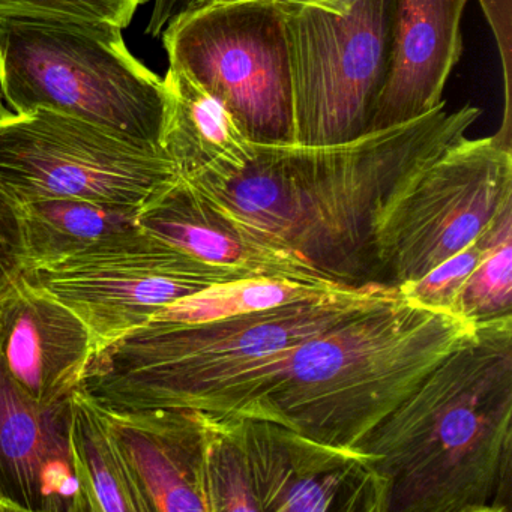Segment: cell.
<instances>
[{
    "mask_svg": "<svg viewBox=\"0 0 512 512\" xmlns=\"http://www.w3.org/2000/svg\"><path fill=\"white\" fill-rule=\"evenodd\" d=\"M446 101L404 124L335 145H256L244 169L185 179L239 235L317 277L377 281L374 232L388 206L481 118Z\"/></svg>",
    "mask_w": 512,
    "mask_h": 512,
    "instance_id": "1",
    "label": "cell"
},
{
    "mask_svg": "<svg viewBox=\"0 0 512 512\" xmlns=\"http://www.w3.org/2000/svg\"><path fill=\"white\" fill-rule=\"evenodd\" d=\"M473 328L398 295L257 362L199 413L265 421L322 445L356 449Z\"/></svg>",
    "mask_w": 512,
    "mask_h": 512,
    "instance_id": "2",
    "label": "cell"
},
{
    "mask_svg": "<svg viewBox=\"0 0 512 512\" xmlns=\"http://www.w3.org/2000/svg\"><path fill=\"white\" fill-rule=\"evenodd\" d=\"M382 512H508L512 316L476 323L358 446Z\"/></svg>",
    "mask_w": 512,
    "mask_h": 512,
    "instance_id": "3",
    "label": "cell"
},
{
    "mask_svg": "<svg viewBox=\"0 0 512 512\" xmlns=\"http://www.w3.org/2000/svg\"><path fill=\"white\" fill-rule=\"evenodd\" d=\"M400 295L338 284L290 304L202 323L151 319L95 356L80 388L110 410L199 412L233 377Z\"/></svg>",
    "mask_w": 512,
    "mask_h": 512,
    "instance_id": "4",
    "label": "cell"
},
{
    "mask_svg": "<svg viewBox=\"0 0 512 512\" xmlns=\"http://www.w3.org/2000/svg\"><path fill=\"white\" fill-rule=\"evenodd\" d=\"M109 23L0 20V95L13 113L52 110L161 148L163 77Z\"/></svg>",
    "mask_w": 512,
    "mask_h": 512,
    "instance_id": "5",
    "label": "cell"
},
{
    "mask_svg": "<svg viewBox=\"0 0 512 512\" xmlns=\"http://www.w3.org/2000/svg\"><path fill=\"white\" fill-rule=\"evenodd\" d=\"M166 152L52 110L0 116V203L77 199L140 212L178 179Z\"/></svg>",
    "mask_w": 512,
    "mask_h": 512,
    "instance_id": "6",
    "label": "cell"
},
{
    "mask_svg": "<svg viewBox=\"0 0 512 512\" xmlns=\"http://www.w3.org/2000/svg\"><path fill=\"white\" fill-rule=\"evenodd\" d=\"M281 10L296 145H335L370 133L394 61L397 2L355 0L344 11Z\"/></svg>",
    "mask_w": 512,
    "mask_h": 512,
    "instance_id": "7",
    "label": "cell"
},
{
    "mask_svg": "<svg viewBox=\"0 0 512 512\" xmlns=\"http://www.w3.org/2000/svg\"><path fill=\"white\" fill-rule=\"evenodd\" d=\"M512 206V146L496 136L452 143L388 206L374 232L377 277L400 287L478 239Z\"/></svg>",
    "mask_w": 512,
    "mask_h": 512,
    "instance_id": "8",
    "label": "cell"
},
{
    "mask_svg": "<svg viewBox=\"0 0 512 512\" xmlns=\"http://www.w3.org/2000/svg\"><path fill=\"white\" fill-rule=\"evenodd\" d=\"M160 38L169 67L217 95L254 145L295 143L284 13L272 0L191 11Z\"/></svg>",
    "mask_w": 512,
    "mask_h": 512,
    "instance_id": "9",
    "label": "cell"
},
{
    "mask_svg": "<svg viewBox=\"0 0 512 512\" xmlns=\"http://www.w3.org/2000/svg\"><path fill=\"white\" fill-rule=\"evenodd\" d=\"M19 272L85 323L94 358L167 305L212 284L239 280L137 224Z\"/></svg>",
    "mask_w": 512,
    "mask_h": 512,
    "instance_id": "10",
    "label": "cell"
},
{
    "mask_svg": "<svg viewBox=\"0 0 512 512\" xmlns=\"http://www.w3.org/2000/svg\"><path fill=\"white\" fill-rule=\"evenodd\" d=\"M259 511H380L383 485L370 458L280 425L233 419Z\"/></svg>",
    "mask_w": 512,
    "mask_h": 512,
    "instance_id": "11",
    "label": "cell"
},
{
    "mask_svg": "<svg viewBox=\"0 0 512 512\" xmlns=\"http://www.w3.org/2000/svg\"><path fill=\"white\" fill-rule=\"evenodd\" d=\"M0 352L17 385L44 409L65 406L94 359L85 323L19 271L0 290Z\"/></svg>",
    "mask_w": 512,
    "mask_h": 512,
    "instance_id": "12",
    "label": "cell"
},
{
    "mask_svg": "<svg viewBox=\"0 0 512 512\" xmlns=\"http://www.w3.org/2000/svg\"><path fill=\"white\" fill-rule=\"evenodd\" d=\"M65 406L44 409L5 367L0 352V493L23 511H76Z\"/></svg>",
    "mask_w": 512,
    "mask_h": 512,
    "instance_id": "13",
    "label": "cell"
},
{
    "mask_svg": "<svg viewBox=\"0 0 512 512\" xmlns=\"http://www.w3.org/2000/svg\"><path fill=\"white\" fill-rule=\"evenodd\" d=\"M103 409L151 512H208V422L200 413Z\"/></svg>",
    "mask_w": 512,
    "mask_h": 512,
    "instance_id": "14",
    "label": "cell"
},
{
    "mask_svg": "<svg viewBox=\"0 0 512 512\" xmlns=\"http://www.w3.org/2000/svg\"><path fill=\"white\" fill-rule=\"evenodd\" d=\"M394 61L370 131L418 118L439 106L463 55L461 20L469 0H395Z\"/></svg>",
    "mask_w": 512,
    "mask_h": 512,
    "instance_id": "15",
    "label": "cell"
},
{
    "mask_svg": "<svg viewBox=\"0 0 512 512\" xmlns=\"http://www.w3.org/2000/svg\"><path fill=\"white\" fill-rule=\"evenodd\" d=\"M136 224L200 262L226 269L239 278L323 280L239 235L235 227L184 178H179L143 208L137 215Z\"/></svg>",
    "mask_w": 512,
    "mask_h": 512,
    "instance_id": "16",
    "label": "cell"
},
{
    "mask_svg": "<svg viewBox=\"0 0 512 512\" xmlns=\"http://www.w3.org/2000/svg\"><path fill=\"white\" fill-rule=\"evenodd\" d=\"M166 119L161 149L179 176L229 175L244 169L254 154L226 104L181 68H167Z\"/></svg>",
    "mask_w": 512,
    "mask_h": 512,
    "instance_id": "17",
    "label": "cell"
},
{
    "mask_svg": "<svg viewBox=\"0 0 512 512\" xmlns=\"http://www.w3.org/2000/svg\"><path fill=\"white\" fill-rule=\"evenodd\" d=\"M67 439L76 511L151 512L107 413L82 388L68 398Z\"/></svg>",
    "mask_w": 512,
    "mask_h": 512,
    "instance_id": "18",
    "label": "cell"
},
{
    "mask_svg": "<svg viewBox=\"0 0 512 512\" xmlns=\"http://www.w3.org/2000/svg\"><path fill=\"white\" fill-rule=\"evenodd\" d=\"M17 271L136 226L139 212L77 199L35 200L8 212Z\"/></svg>",
    "mask_w": 512,
    "mask_h": 512,
    "instance_id": "19",
    "label": "cell"
},
{
    "mask_svg": "<svg viewBox=\"0 0 512 512\" xmlns=\"http://www.w3.org/2000/svg\"><path fill=\"white\" fill-rule=\"evenodd\" d=\"M335 281H301L290 278L251 277L212 284L158 311L152 319L202 323L290 304L328 292Z\"/></svg>",
    "mask_w": 512,
    "mask_h": 512,
    "instance_id": "20",
    "label": "cell"
},
{
    "mask_svg": "<svg viewBox=\"0 0 512 512\" xmlns=\"http://www.w3.org/2000/svg\"><path fill=\"white\" fill-rule=\"evenodd\" d=\"M512 308V206L496 218L487 245L464 283L454 314L476 323L511 316Z\"/></svg>",
    "mask_w": 512,
    "mask_h": 512,
    "instance_id": "21",
    "label": "cell"
},
{
    "mask_svg": "<svg viewBox=\"0 0 512 512\" xmlns=\"http://www.w3.org/2000/svg\"><path fill=\"white\" fill-rule=\"evenodd\" d=\"M148 0H0V20L109 23L128 28Z\"/></svg>",
    "mask_w": 512,
    "mask_h": 512,
    "instance_id": "22",
    "label": "cell"
},
{
    "mask_svg": "<svg viewBox=\"0 0 512 512\" xmlns=\"http://www.w3.org/2000/svg\"><path fill=\"white\" fill-rule=\"evenodd\" d=\"M490 227L472 244L431 269L424 277L397 287L400 295L431 310L454 314L458 295L484 253Z\"/></svg>",
    "mask_w": 512,
    "mask_h": 512,
    "instance_id": "23",
    "label": "cell"
},
{
    "mask_svg": "<svg viewBox=\"0 0 512 512\" xmlns=\"http://www.w3.org/2000/svg\"><path fill=\"white\" fill-rule=\"evenodd\" d=\"M493 32L503 70V118L494 136L512 146V0H479Z\"/></svg>",
    "mask_w": 512,
    "mask_h": 512,
    "instance_id": "24",
    "label": "cell"
},
{
    "mask_svg": "<svg viewBox=\"0 0 512 512\" xmlns=\"http://www.w3.org/2000/svg\"><path fill=\"white\" fill-rule=\"evenodd\" d=\"M7 110L0 95V116ZM4 230H11V221L7 209L0 203V290L4 289L11 275L17 271L13 260V239Z\"/></svg>",
    "mask_w": 512,
    "mask_h": 512,
    "instance_id": "25",
    "label": "cell"
},
{
    "mask_svg": "<svg viewBox=\"0 0 512 512\" xmlns=\"http://www.w3.org/2000/svg\"><path fill=\"white\" fill-rule=\"evenodd\" d=\"M151 2V16L146 25V34L152 38H160L164 29L169 26L170 14H172L173 2L175 0H148Z\"/></svg>",
    "mask_w": 512,
    "mask_h": 512,
    "instance_id": "26",
    "label": "cell"
},
{
    "mask_svg": "<svg viewBox=\"0 0 512 512\" xmlns=\"http://www.w3.org/2000/svg\"><path fill=\"white\" fill-rule=\"evenodd\" d=\"M281 8H316L323 11H344L352 7L355 0H272Z\"/></svg>",
    "mask_w": 512,
    "mask_h": 512,
    "instance_id": "27",
    "label": "cell"
},
{
    "mask_svg": "<svg viewBox=\"0 0 512 512\" xmlns=\"http://www.w3.org/2000/svg\"><path fill=\"white\" fill-rule=\"evenodd\" d=\"M232 2H239V0H175L173 2L172 14H170V23L178 19L179 16L191 13V11L212 7V5L232 4Z\"/></svg>",
    "mask_w": 512,
    "mask_h": 512,
    "instance_id": "28",
    "label": "cell"
},
{
    "mask_svg": "<svg viewBox=\"0 0 512 512\" xmlns=\"http://www.w3.org/2000/svg\"><path fill=\"white\" fill-rule=\"evenodd\" d=\"M4 511H23V508L19 505V503L11 500L10 497L0 493V512Z\"/></svg>",
    "mask_w": 512,
    "mask_h": 512,
    "instance_id": "29",
    "label": "cell"
}]
</instances>
